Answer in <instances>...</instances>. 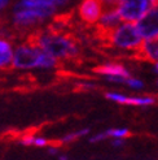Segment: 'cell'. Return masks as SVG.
Returning <instances> with one entry per match:
<instances>
[{
  "instance_id": "6da1fadb",
  "label": "cell",
  "mask_w": 158,
  "mask_h": 160,
  "mask_svg": "<svg viewBox=\"0 0 158 160\" xmlns=\"http://www.w3.org/2000/svg\"><path fill=\"white\" fill-rule=\"evenodd\" d=\"M30 42L35 43L44 52L49 53L57 60H70L79 55L78 43L72 35L62 34L52 29L33 35Z\"/></svg>"
},
{
  "instance_id": "7a4b0ae2",
  "label": "cell",
  "mask_w": 158,
  "mask_h": 160,
  "mask_svg": "<svg viewBox=\"0 0 158 160\" xmlns=\"http://www.w3.org/2000/svg\"><path fill=\"white\" fill-rule=\"evenodd\" d=\"M57 64V59L44 52L40 47H38L33 42L23 43L13 50L12 68L14 69H52Z\"/></svg>"
},
{
  "instance_id": "3957f363",
  "label": "cell",
  "mask_w": 158,
  "mask_h": 160,
  "mask_svg": "<svg viewBox=\"0 0 158 160\" xmlns=\"http://www.w3.org/2000/svg\"><path fill=\"white\" fill-rule=\"evenodd\" d=\"M104 39L115 48L133 52H136L143 44V38H141L136 25H133L132 22L121 23L113 31H110Z\"/></svg>"
},
{
  "instance_id": "277c9868",
  "label": "cell",
  "mask_w": 158,
  "mask_h": 160,
  "mask_svg": "<svg viewBox=\"0 0 158 160\" xmlns=\"http://www.w3.org/2000/svg\"><path fill=\"white\" fill-rule=\"evenodd\" d=\"M56 7H38V8H27L17 3L13 7L12 21L16 28L18 29H30L39 22H43L47 18L52 17L56 13Z\"/></svg>"
},
{
  "instance_id": "5b68a950",
  "label": "cell",
  "mask_w": 158,
  "mask_h": 160,
  "mask_svg": "<svg viewBox=\"0 0 158 160\" xmlns=\"http://www.w3.org/2000/svg\"><path fill=\"white\" fill-rule=\"evenodd\" d=\"M156 5H158V0H119L117 9L124 22H137Z\"/></svg>"
},
{
  "instance_id": "8992f818",
  "label": "cell",
  "mask_w": 158,
  "mask_h": 160,
  "mask_svg": "<svg viewBox=\"0 0 158 160\" xmlns=\"http://www.w3.org/2000/svg\"><path fill=\"white\" fill-rule=\"evenodd\" d=\"M136 28L141 38L145 41L158 39V5L151 8L136 22Z\"/></svg>"
},
{
  "instance_id": "52a82bcc",
  "label": "cell",
  "mask_w": 158,
  "mask_h": 160,
  "mask_svg": "<svg viewBox=\"0 0 158 160\" xmlns=\"http://www.w3.org/2000/svg\"><path fill=\"white\" fill-rule=\"evenodd\" d=\"M102 13H104V5L101 0H82L78 7L79 18L88 25L97 23Z\"/></svg>"
},
{
  "instance_id": "ba28073f",
  "label": "cell",
  "mask_w": 158,
  "mask_h": 160,
  "mask_svg": "<svg viewBox=\"0 0 158 160\" xmlns=\"http://www.w3.org/2000/svg\"><path fill=\"white\" fill-rule=\"evenodd\" d=\"M121 16L118 13L117 8H113V9H105L104 13H102L101 18L97 22V30L99 34H101L102 38H105L110 31H113L115 28H118L121 25Z\"/></svg>"
},
{
  "instance_id": "9c48e42d",
  "label": "cell",
  "mask_w": 158,
  "mask_h": 160,
  "mask_svg": "<svg viewBox=\"0 0 158 160\" xmlns=\"http://www.w3.org/2000/svg\"><path fill=\"white\" fill-rule=\"evenodd\" d=\"M133 55L137 60L158 64V39L143 42L141 47L136 52H133Z\"/></svg>"
},
{
  "instance_id": "30bf717a",
  "label": "cell",
  "mask_w": 158,
  "mask_h": 160,
  "mask_svg": "<svg viewBox=\"0 0 158 160\" xmlns=\"http://www.w3.org/2000/svg\"><path fill=\"white\" fill-rule=\"evenodd\" d=\"M93 72L97 73L102 77H123V78H130L131 73L130 70L126 68L122 64L118 62H108V64H102L96 68H93Z\"/></svg>"
},
{
  "instance_id": "8fae6325",
  "label": "cell",
  "mask_w": 158,
  "mask_h": 160,
  "mask_svg": "<svg viewBox=\"0 0 158 160\" xmlns=\"http://www.w3.org/2000/svg\"><path fill=\"white\" fill-rule=\"evenodd\" d=\"M156 102H157V98L152 97V95H141V97H128V95H126L123 104L146 107V106H153Z\"/></svg>"
},
{
  "instance_id": "7c38bea8",
  "label": "cell",
  "mask_w": 158,
  "mask_h": 160,
  "mask_svg": "<svg viewBox=\"0 0 158 160\" xmlns=\"http://www.w3.org/2000/svg\"><path fill=\"white\" fill-rule=\"evenodd\" d=\"M21 5L27 8H38V7H56L57 0H20ZM57 8V7H56Z\"/></svg>"
},
{
  "instance_id": "4fadbf2b",
  "label": "cell",
  "mask_w": 158,
  "mask_h": 160,
  "mask_svg": "<svg viewBox=\"0 0 158 160\" xmlns=\"http://www.w3.org/2000/svg\"><path fill=\"white\" fill-rule=\"evenodd\" d=\"M106 137L108 138H121V139H124L131 135V132L127 129V128H114V129H109L105 132Z\"/></svg>"
},
{
  "instance_id": "5bb4252c",
  "label": "cell",
  "mask_w": 158,
  "mask_h": 160,
  "mask_svg": "<svg viewBox=\"0 0 158 160\" xmlns=\"http://www.w3.org/2000/svg\"><path fill=\"white\" fill-rule=\"evenodd\" d=\"M90 133V129L88 128H86V129H81V130H77V132H73V133H69L66 134L64 138L61 139V143H72L79 138L84 137V135H87Z\"/></svg>"
},
{
  "instance_id": "9a60e30c",
  "label": "cell",
  "mask_w": 158,
  "mask_h": 160,
  "mask_svg": "<svg viewBox=\"0 0 158 160\" xmlns=\"http://www.w3.org/2000/svg\"><path fill=\"white\" fill-rule=\"evenodd\" d=\"M13 53H0V69L12 67Z\"/></svg>"
},
{
  "instance_id": "2e32d148",
  "label": "cell",
  "mask_w": 158,
  "mask_h": 160,
  "mask_svg": "<svg viewBox=\"0 0 158 160\" xmlns=\"http://www.w3.org/2000/svg\"><path fill=\"white\" fill-rule=\"evenodd\" d=\"M126 85L130 86L131 89H136V90H140V89L144 87L143 81H140V79H137V78H133V77H130V78L126 79Z\"/></svg>"
},
{
  "instance_id": "e0dca14e",
  "label": "cell",
  "mask_w": 158,
  "mask_h": 160,
  "mask_svg": "<svg viewBox=\"0 0 158 160\" xmlns=\"http://www.w3.org/2000/svg\"><path fill=\"white\" fill-rule=\"evenodd\" d=\"M36 135H34L33 133H27V134H23L20 137V142L22 143V145H25V146H31V145H34V139H35Z\"/></svg>"
},
{
  "instance_id": "ac0fdd59",
  "label": "cell",
  "mask_w": 158,
  "mask_h": 160,
  "mask_svg": "<svg viewBox=\"0 0 158 160\" xmlns=\"http://www.w3.org/2000/svg\"><path fill=\"white\" fill-rule=\"evenodd\" d=\"M0 53H13L12 44L3 38H0Z\"/></svg>"
},
{
  "instance_id": "d6986e66",
  "label": "cell",
  "mask_w": 158,
  "mask_h": 160,
  "mask_svg": "<svg viewBox=\"0 0 158 160\" xmlns=\"http://www.w3.org/2000/svg\"><path fill=\"white\" fill-rule=\"evenodd\" d=\"M51 145H52L51 141H48L44 137H39V135H36L35 139H34V145L33 146H35V147H45V146H51Z\"/></svg>"
},
{
  "instance_id": "ffe728a7",
  "label": "cell",
  "mask_w": 158,
  "mask_h": 160,
  "mask_svg": "<svg viewBox=\"0 0 158 160\" xmlns=\"http://www.w3.org/2000/svg\"><path fill=\"white\" fill-rule=\"evenodd\" d=\"M102 5H104V11L105 9H113V8H117L118 4H119V0H101Z\"/></svg>"
},
{
  "instance_id": "44dd1931",
  "label": "cell",
  "mask_w": 158,
  "mask_h": 160,
  "mask_svg": "<svg viewBox=\"0 0 158 160\" xmlns=\"http://www.w3.org/2000/svg\"><path fill=\"white\" fill-rule=\"evenodd\" d=\"M112 145H113V146H115V147H121V146H123V145H124V139L115 138V139H113Z\"/></svg>"
},
{
  "instance_id": "7402d4cb",
  "label": "cell",
  "mask_w": 158,
  "mask_h": 160,
  "mask_svg": "<svg viewBox=\"0 0 158 160\" xmlns=\"http://www.w3.org/2000/svg\"><path fill=\"white\" fill-rule=\"evenodd\" d=\"M70 3V0H57V3H56V7L57 8H61V7H65Z\"/></svg>"
},
{
  "instance_id": "603a6c76",
  "label": "cell",
  "mask_w": 158,
  "mask_h": 160,
  "mask_svg": "<svg viewBox=\"0 0 158 160\" xmlns=\"http://www.w3.org/2000/svg\"><path fill=\"white\" fill-rule=\"evenodd\" d=\"M9 4V0H0V11H3L5 7H8Z\"/></svg>"
},
{
  "instance_id": "cb8c5ba5",
  "label": "cell",
  "mask_w": 158,
  "mask_h": 160,
  "mask_svg": "<svg viewBox=\"0 0 158 160\" xmlns=\"http://www.w3.org/2000/svg\"><path fill=\"white\" fill-rule=\"evenodd\" d=\"M156 70H157V73H158V64H156Z\"/></svg>"
},
{
  "instance_id": "d4e9b609",
  "label": "cell",
  "mask_w": 158,
  "mask_h": 160,
  "mask_svg": "<svg viewBox=\"0 0 158 160\" xmlns=\"http://www.w3.org/2000/svg\"><path fill=\"white\" fill-rule=\"evenodd\" d=\"M157 85H158V81H157Z\"/></svg>"
}]
</instances>
